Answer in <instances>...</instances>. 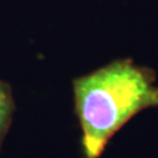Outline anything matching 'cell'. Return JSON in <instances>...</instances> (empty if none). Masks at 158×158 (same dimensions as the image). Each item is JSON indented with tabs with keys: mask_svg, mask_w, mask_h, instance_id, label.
Masks as SVG:
<instances>
[{
	"mask_svg": "<svg viewBox=\"0 0 158 158\" xmlns=\"http://www.w3.org/2000/svg\"><path fill=\"white\" fill-rule=\"evenodd\" d=\"M73 90L83 158H100L109 139L131 117L158 107L155 73L127 59L76 79Z\"/></svg>",
	"mask_w": 158,
	"mask_h": 158,
	"instance_id": "6da1fadb",
	"label": "cell"
},
{
	"mask_svg": "<svg viewBox=\"0 0 158 158\" xmlns=\"http://www.w3.org/2000/svg\"><path fill=\"white\" fill-rule=\"evenodd\" d=\"M14 111V100L11 87L0 80V149L5 136L11 125L12 115Z\"/></svg>",
	"mask_w": 158,
	"mask_h": 158,
	"instance_id": "7a4b0ae2",
	"label": "cell"
}]
</instances>
